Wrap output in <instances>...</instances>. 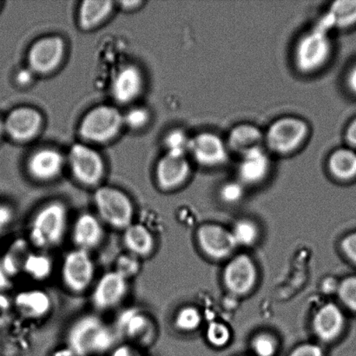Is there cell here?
<instances>
[{"mask_svg": "<svg viewBox=\"0 0 356 356\" xmlns=\"http://www.w3.org/2000/svg\"><path fill=\"white\" fill-rule=\"evenodd\" d=\"M344 317L343 312L333 303L323 306L314 318V330L317 337L324 341H330L343 331Z\"/></svg>", "mask_w": 356, "mask_h": 356, "instance_id": "cell-24", "label": "cell"}, {"mask_svg": "<svg viewBox=\"0 0 356 356\" xmlns=\"http://www.w3.org/2000/svg\"><path fill=\"white\" fill-rule=\"evenodd\" d=\"M14 303L21 315L33 320L44 318L50 313L52 307L51 296L41 289L20 292Z\"/></svg>", "mask_w": 356, "mask_h": 356, "instance_id": "cell-21", "label": "cell"}, {"mask_svg": "<svg viewBox=\"0 0 356 356\" xmlns=\"http://www.w3.org/2000/svg\"><path fill=\"white\" fill-rule=\"evenodd\" d=\"M10 307L9 300L6 298L5 296L0 295V326H2L6 323Z\"/></svg>", "mask_w": 356, "mask_h": 356, "instance_id": "cell-43", "label": "cell"}, {"mask_svg": "<svg viewBox=\"0 0 356 356\" xmlns=\"http://www.w3.org/2000/svg\"><path fill=\"white\" fill-rule=\"evenodd\" d=\"M345 138H346L348 145L352 146V147L356 148V118L348 125L346 134H345Z\"/></svg>", "mask_w": 356, "mask_h": 356, "instance_id": "cell-41", "label": "cell"}, {"mask_svg": "<svg viewBox=\"0 0 356 356\" xmlns=\"http://www.w3.org/2000/svg\"><path fill=\"white\" fill-rule=\"evenodd\" d=\"M323 21L330 28H348L356 23V0L333 2Z\"/></svg>", "mask_w": 356, "mask_h": 356, "instance_id": "cell-27", "label": "cell"}, {"mask_svg": "<svg viewBox=\"0 0 356 356\" xmlns=\"http://www.w3.org/2000/svg\"><path fill=\"white\" fill-rule=\"evenodd\" d=\"M64 163V156L60 152L54 149H43L31 156L27 169L35 180L49 181L59 176Z\"/></svg>", "mask_w": 356, "mask_h": 356, "instance_id": "cell-18", "label": "cell"}, {"mask_svg": "<svg viewBox=\"0 0 356 356\" xmlns=\"http://www.w3.org/2000/svg\"><path fill=\"white\" fill-rule=\"evenodd\" d=\"M118 332L136 343L148 346L155 340L156 326L147 314L138 309L122 312L117 321Z\"/></svg>", "mask_w": 356, "mask_h": 356, "instance_id": "cell-11", "label": "cell"}, {"mask_svg": "<svg viewBox=\"0 0 356 356\" xmlns=\"http://www.w3.org/2000/svg\"><path fill=\"white\" fill-rule=\"evenodd\" d=\"M308 123L298 117H282L273 122L264 134V143L271 152L289 155L298 151L308 139Z\"/></svg>", "mask_w": 356, "mask_h": 356, "instance_id": "cell-4", "label": "cell"}, {"mask_svg": "<svg viewBox=\"0 0 356 356\" xmlns=\"http://www.w3.org/2000/svg\"><path fill=\"white\" fill-rule=\"evenodd\" d=\"M197 241L204 252L214 259L229 257L237 245L232 232L215 225L201 227L197 232Z\"/></svg>", "mask_w": 356, "mask_h": 356, "instance_id": "cell-14", "label": "cell"}, {"mask_svg": "<svg viewBox=\"0 0 356 356\" xmlns=\"http://www.w3.org/2000/svg\"><path fill=\"white\" fill-rule=\"evenodd\" d=\"M141 270L140 259L130 253L121 254L116 263V270L122 277L129 280L136 277Z\"/></svg>", "mask_w": 356, "mask_h": 356, "instance_id": "cell-33", "label": "cell"}, {"mask_svg": "<svg viewBox=\"0 0 356 356\" xmlns=\"http://www.w3.org/2000/svg\"><path fill=\"white\" fill-rule=\"evenodd\" d=\"M68 348L76 356H89L109 351L116 334L99 317L86 315L72 324L66 336Z\"/></svg>", "mask_w": 356, "mask_h": 356, "instance_id": "cell-1", "label": "cell"}, {"mask_svg": "<svg viewBox=\"0 0 356 356\" xmlns=\"http://www.w3.org/2000/svg\"><path fill=\"white\" fill-rule=\"evenodd\" d=\"M54 270V261L47 254L29 253L24 261L23 271L36 281L47 280Z\"/></svg>", "mask_w": 356, "mask_h": 356, "instance_id": "cell-28", "label": "cell"}, {"mask_svg": "<svg viewBox=\"0 0 356 356\" xmlns=\"http://www.w3.org/2000/svg\"><path fill=\"white\" fill-rule=\"evenodd\" d=\"M122 8L127 10H131L138 8L143 3L141 1H123L120 2Z\"/></svg>", "mask_w": 356, "mask_h": 356, "instance_id": "cell-47", "label": "cell"}, {"mask_svg": "<svg viewBox=\"0 0 356 356\" xmlns=\"http://www.w3.org/2000/svg\"><path fill=\"white\" fill-rule=\"evenodd\" d=\"M127 293L128 280L116 270L106 272L93 289L92 303L97 309L109 310L120 305Z\"/></svg>", "mask_w": 356, "mask_h": 356, "instance_id": "cell-12", "label": "cell"}, {"mask_svg": "<svg viewBox=\"0 0 356 356\" xmlns=\"http://www.w3.org/2000/svg\"><path fill=\"white\" fill-rule=\"evenodd\" d=\"M188 154L199 165L212 168L223 165L229 156L226 142L213 132H200L191 138Z\"/></svg>", "mask_w": 356, "mask_h": 356, "instance_id": "cell-9", "label": "cell"}, {"mask_svg": "<svg viewBox=\"0 0 356 356\" xmlns=\"http://www.w3.org/2000/svg\"><path fill=\"white\" fill-rule=\"evenodd\" d=\"M252 348L257 356H274L277 344L270 334H260L254 338Z\"/></svg>", "mask_w": 356, "mask_h": 356, "instance_id": "cell-37", "label": "cell"}, {"mask_svg": "<svg viewBox=\"0 0 356 356\" xmlns=\"http://www.w3.org/2000/svg\"><path fill=\"white\" fill-rule=\"evenodd\" d=\"M202 316L197 309L192 306L184 307L177 312L175 326L184 332H191L200 326Z\"/></svg>", "mask_w": 356, "mask_h": 356, "instance_id": "cell-31", "label": "cell"}, {"mask_svg": "<svg viewBox=\"0 0 356 356\" xmlns=\"http://www.w3.org/2000/svg\"><path fill=\"white\" fill-rule=\"evenodd\" d=\"M5 130L13 140L29 141L40 131L43 118L38 111L20 107L10 111L5 122Z\"/></svg>", "mask_w": 356, "mask_h": 356, "instance_id": "cell-13", "label": "cell"}, {"mask_svg": "<svg viewBox=\"0 0 356 356\" xmlns=\"http://www.w3.org/2000/svg\"><path fill=\"white\" fill-rule=\"evenodd\" d=\"M230 331L225 324L212 323L209 324L207 330V339L209 343L216 348H222L229 343Z\"/></svg>", "mask_w": 356, "mask_h": 356, "instance_id": "cell-34", "label": "cell"}, {"mask_svg": "<svg viewBox=\"0 0 356 356\" xmlns=\"http://www.w3.org/2000/svg\"><path fill=\"white\" fill-rule=\"evenodd\" d=\"M123 120L124 124L132 130H140L148 124L149 113L145 108H134L123 115Z\"/></svg>", "mask_w": 356, "mask_h": 356, "instance_id": "cell-35", "label": "cell"}, {"mask_svg": "<svg viewBox=\"0 0 356 356\" xmlns=\"http://www.w3.org/2000/svg\"><path fill=\"white\" fill-rule=\"evenodd\" d=\"M232 235L237 245L250 246L257 239L258 229L257 225L249 220H242L236 223Z\"/></svg>", "mask_w": 356, "mask_h": 356, "instance_id": "cell-32", "label": "cell"}, {"mask_svg": "<svg viewBox=\"0 0 356 356\" xmlns=\"http://www.w3.org/2000/svg\"><path fill=\"white\" fill-rule=\"evenodd\" d=\"M65 42L61 38L51 36L41 38L31 45L28 62L31 71L47 74L58 67L64 58Z\"/></svg>", "mask_w": 356, "mask_h": 356, "instance_id": "cell-10", "label": "cell"}, {"mask_svg": "<svg viewBox=\"0 0 356 356\" xmlns=\"http://www.w3.org/2000/svg\"><path fill=\"white\" fill-rule=\"evenodd\" d=\"M191 138L186 132L176 129L170 131L165 139L166 154L177 156H186L190 148Z\"/></svg>", "mask_w": 356, "mask_h": 356, "instance_id": "cell-30", "label": "cell"}, {"mask_svg": "<svg viewBox=\"0 0 356 356\" xmlns=\"http://www.w3.org/2000/svg\"><path fill=\"white\" fill-rule=\"evenodd\" d=\"M331 175L339 181H350L356 177V153L350 149H338L327 160Z\"/></svg>", "mask_w": 356, "mask_h": 356, "instance_id": "cell-25", "label": "cell"}, {"mask_svg": "<svg viewBox=\"0 0 356 356\" xmlns=\"http://www.w3.org/2000/svg\"><path fill=\"white\" fill-rule=\"evenodd\" d=\"M113 2L89 0L81 3L79 23L83 30H92L106 19L113 10Z\"/></svg>", "mask_w": 356, "mask_h": 356, "instance_id": "cell-26", "label": "cell"}, {"mask_svg": "<svg viewBox=\"0 0 356 356\" xmlns=\"http://www.w3.org/2000/svg\"><path fill=\"white\" fill-rule=\"evenodd\" d=\"M243 184L241 181H229L223 185L220 191L222 200L229 204L238 202L243 197Z\"/></svg>", "mask_w": 356, "mask_h": 356, "instance_id": "cell-38", "label": "cell"}, {"mask_svg": "<svg viewBox=\"0 0 356 356\" xmlns=\"http://www.w3.org/2000/svg\"><path fill=\"white\" fill-rule=\"evenodd\" d=\"M225 282L227 288L236 295L249 292L256 284L257 271L253 261L246 254L234 258L227 265L225 270Z\"/></svg>", "mask_w": 356, "mask_h": 356, "instance_id": "cell-16", "label": "cell"}, {"mask_svg": "<svg viewBox=\"0 0 356 356\" xmlns=\"http://www.w3.org/2000/svg\"><path fill=\"white\" fill-rule=\"evenodd\" d=\"M102 223L96 216L83 213L76 219L72 229V240L76 249L89 251L95 249L104 239Z\"/></svg>", "mask_w": 356, "mask_h": 356, "instance_id": "cell-19", "label": "cell"}, {"mask_svg": "<svg viewBox=\"0 0 356 356\" xmlns=\"http://www.w3.org/2000/svg\"><path fill=\"white\" fill-rule=\"evenodd\" d=\"M191 173V167L186 156L165 154L156 165V183L163 191H174L188 180Z\"/></svg>", "mask_w": 356, "mask_h": 356, "instance_id": "cell-15", "label": "cell"}, {"mask_svg": "<svg viewBox=\"0 0 356 356\" xmlns=\"http://www.w3.org/2000/svg\"><path fill=\"white\" fill-rule=\"evenodd\" d=\"M68 161L73 177L86 186H94L104 175L102 156L95 149L83 144H75L69 151Z\"/></svg>", "mask_w": 356, "mask_h": 356, "instance_id": "cell-8", "label": "cell"}, {"mask_svg": "<svg viewBox=\"0 0 356 356\" xmlns=\"http://www.w3.org/2000/svg\"><path fill=\"white\" fill-rule=\"evenodd\" d=\"M347 83L348 88L351 92L356 93V65L354 66L348 72L347 76Z\"/></svg>", "mask_w": 356, "mask_h": 356, "instance_id": "cell-45", "label": "cell"}, {"mask_svg": "<svg viewBox=\"0 0 356 356\" xmlns=\"http://www.w3.org/2000/svg\"><path fill=\"white\" fill-rule=\"evenodd\" d=\"M341 249L348 259L356 264V232L345 237L341 242Z\"/></svg>", "mask_w": 356, "mask_h": 356, "instance_id": "cell-39", "label": "cell"}, {"mask_svg": "<svg viewBox=\"0 0 356 356\" xmlns=\"http://www.w3.org/2000/svg\"><path fill=\"white\" fill-rule=\"evenodd\" d=\"M94 204L100 218L114 229L124 230L134 223V204L124 192L117 188H97L94 194Z\"/></svg>", "mask_w": 356, "mask_h": 356, "instance_id": "cell-5", "label": "cell"}, {"mask_svg": "<svg viewBox=\"0 0 356 356\" xmlns=\"http://www.w3.org/2000/svg\"><path fill=\"white\" fill-rule=\"evenodd\" d=\"M270 169V156L263 147H258L241 156L237 173L241 183L256 185L265 180Z\"/></svg>", "mask_w": 356, "mask_h": 356, "instance_id": "cell-17", "label": "cell"}, {"mask_svg": "<svg viewBox=\"0 0 356 356\" xmlns=\"http://www.w3.org/2000/svg\"><path fill=\"white\" fill-rule=\"evenodd\" d=\"M144 86L142 73L134 65L125 66L118 72L111 85L114 99L120 104H128L137 99Z\"/></svg>", "mask_w": 356, "mask_h": 356, "instance_id": "cell-20", "label": "cell"}, {"mask_svg": "<svg viewBox=\"0 0 356 356\" xmlns=\"http://www.w3.org/2000/svg\"><path fill=\"white\" fill-rule=\"evenodd\" d=\"M68 211L66 206L54 201L38 209L31 219L29 239L38 249L49 250L62 243L67 229Z\"/></svg>", "mask_w": 356, "mask_h": 356, "instance_id": "cell-2", "label": "cell"}, {"mask_svg": "<svg viewBox=\"0 0 356 356\" xmlns=\"http://www.w3.org/2000/svg\"><path fill=\"white\" fill-rule=\"evenodd\" d=\"M28 252V243L23 239L17 240L6 253L3 261V268L6 274L13 277L23 270Z\"/></svg>", "mask_w": 356, "mask_h": 356, "instance_id": "cell-29", "label": "cell"}, {"mask_svg": "<svg viewBox=\"0 0 356 356\" xmlns=\"http://www.w3.org/2000/svg\"><path fill=\"white\" fill-rule=\"evenodd\" d=\"M264 142V134L254 124H240L229 131L226 144L229 151L240 156L251 149L261 147Z\"/></svg>", "mask_w": 356, "mask_h": 356, "instance_id": "cell-23", "label": "cell"}, {"mask_svg": "<svg viewBox=\"0 0 356 356\" xmlns=\"http://www.w3.org/2000/svg\"><path fill=\"white\" fill-rule=\"evenodd\" d=\"M291 356H323L322 348L315 344H303L296 348Z\"/></svg>", "mask_w": 356, "mask_h": 356, "instance_id": "cell-40", "label": "cell"}, {"mask_svg": "<svg viewBox=\"0 0 356 356\" xmlns=\"http://www.w3.org/2000/svg\"><path fill=\"white\" fill-rule=\"evenodd\" d=\"M123 115L116 108L100 106L83 118L79 134L86 141L106 143L116 137L123 127Z\"/></svg>", "mask_w": 356, "mask_h": 356, "instance_id": "cell-6", "label": "cell"}, {"mask_svg": "<svg viewBox=\"0 0 356 356\" xmlns=\"http://www.w3.org/2000/svg\"><path fill=\"white\" fill-rule=\"evenodd\" d=\"M33 71L31 69H22L17 72L16 80L21 86H26L33 80Z\"/></svg>", "mask_w": 356, "mask_h": 356, "instance_id": "cell-42", "label": "cell"}, {"mask_svg": "<svg viewBox=\"0 0 356 356\" xmlns=\"http://www.w3.org/2000/svg\"><path fill=\"white\" fill-rule=\"evenodd\" d=\"M12 218V211L5 206H0V227L6 225Z\"/></svg>", "mask_w": 356, "mask_h": 356, "instance_id": "cell-44", "label": "cell"}, {"mask_svg": "<svg viewBox=\"0 0 356 356\" xmlns=\"http://www.w3.org/2000/svg\"><path fill=\"white\" fill-rule=\"evenodd\" d=\"M338 294L344 305L356 312V277H348L341 282Z\"/></svg>", "mask_w": 356, "mask_h": 356, "instance_id": "cell-36", "label": "cell"}, {"mask_svg": "<svg viewBox=\"0 0 356 356\" xmlns=\"http://www.w3.org/2000/svg\"><path fill=\"white\" fill-rule=\"evenodd\" d=\"M113 356H135V354L130 347L120 346L114 350Z\"/></svg>", "mask_w": 356, "mask_h": 356, "instance_id": "cell-46", "label": "cell"}, {"mask_svg": "<svg viewBox=\"0 0 356 356\" xmlns=\"http://www.w3.org/2000/svg\"><path fill=\"white\" fill-rule=\"evenodd\" d=\"M95 277V265L88 251L76 249L63 261L61 277L69 291L81 294L90 288Z\"/></svg>", "mask_w": 356, "mask_h": 356, "instance_id": "cell-7", "label": "cell"}, {"mask_svg": "<svg viewBox=\"0 0 356 356\" xmlns=\"http://www.w3.org/2000/svg\"><path fill=\"white\" fill-rule=\"evenodd\" d=\"M5 123H3V121L0 120V138H1L3 134H5Z\"/></svg>", "mask_w": 356, "mask_h": 356, "instance_id": "cell-48", "label": "cell"}, {"mask_svg": "<svg viewBox=\"0 0 356 356\" xmlns=\"http://www.w3.org/2000/svg\"><path fill=\"white\" fill-rule=\"evenodd\" d=\"M330 29L323 19L322 23L300 38L294 52L295 65L300 72L312 74L326 65L332 54Z\"/></svg>", "mask_w": 356, "mask_h": 356, "instance_id": "cell-3", "label": "cell"}, {"mask_svg": "<svg viewBox=\"0 0 356 356\" xmlns=\"http://www.w3.org/2000/svg\"><path fill=\"white\" fill-rule=\"evenodd\" d=\"M123 243L128 253L140 258L151 257L154 252L155 237L143 223H132L124 230Z\"/></svg>", "mask_w": 356, "mask_h": 356, "instance_id": "cell-22", "label": "cell"}]
</instances>
